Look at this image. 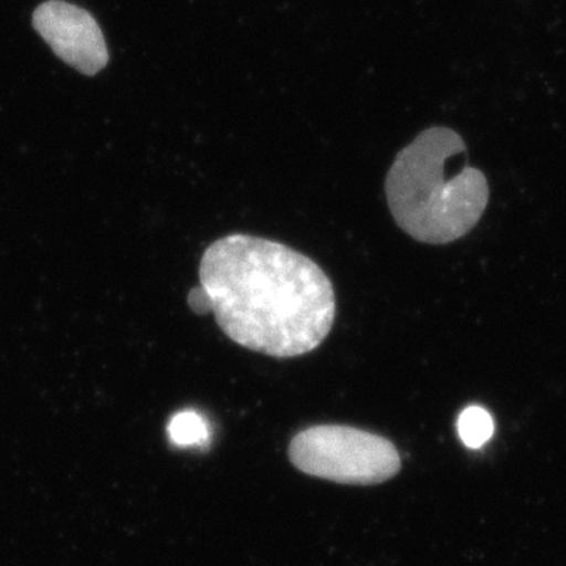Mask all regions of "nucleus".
<instances>
[{"mask_svg":"<svg viewBox=\"0 0 566 566\" xmlns=\"http://www.w3.org/2000/svg\"><path fill=\"white\" fill-rule=\"evenodd\" d=\"M199 275L222 333L252 352L277 359L304 356L333 329V282L289 245L230 234L205 251Z\"/></svg>","mask_w":566,"mask_h":566,"instance_id":"nucleus-1","label":"nucleus"},{"mask_svg":"<svg viewBox=\"0 0 566 566\" xmlns=\"http://www.w3.org/2000/svg\"><path fill=\"white\" fill-rule=\"evenodd\" d=\"M463 137L446 126L424 129L398 153L386 178V197L397 226L427 244L460 240L482 219L490 199L485 175L464 167L446 177V163L464 155Z\"/></svg>","mask_w":566,"mask_h":566,"instance_id":"nucleus-2","label":"nucleus"},{"mask_svg":"<svg viewBox=\"0 0 566 566\" xmlns=\"http://www.w3.org/2000/svg\"><path fill=\"white\" fill-rule=\"evenodd\" d=\"M289 453L304 474L346 485H376L392 479L401 468L389 439L345 424H316L301 431Z\"/></svg>","mask_w":566,"mask_h":566,"instance_id":"nucleus-3","label":"nucleus"},{"mask_svg":"<svg viewBox=\"0 0 566 566\" xmlns=\"http://www.w3.org/2000/svg\"><path fill=\"white\" fill-rule=\"evenodd\" d=\"M32 22L54 54L80 73L95 76L106 69V40L87 10L63 0H48L35 10Z\"/></svg>","mask_w":566,"mask_h":566,"instance_id":"nucleus-4","label":"nucleus"},{"mask_svg":"<svg viewBox=\"0 0 566 566\" xmlns=\"http://www.w3.org/2000/svg\"><path fill=\"white\" fill-rule=\"evenodd\" d=\"M458 433L465 446L479 449L494 433L493 417L485 409L471 406L458 419Z\"/></svg>","mask_w":566,"mask_h":566,"instance_id":"nucleus-5","label":"nucleus"},{"mask_svg":"<svg viewBox=\"0 0 566 566\" xmlns=\"http://www.w3.org/2000/svg\"><path fill=\"white\" fill-rule=\"evenodd\" d=\"M170 441L178 447L200 446L208 439V427L197 412H180L170 420Z\"/></svg>","mask_w":566,"mask_h":566,"instance_id":"nucleus-6","label":"nucleus"},{"mask_svg":"<svg viewBox=\"0 0 566 566\" xmlns=\"http://www.w3.org/2000/svg\"><path fill=\"white\" fill-rule=\"evenodd\" d=\"M189 301V307L192 308L196 314L199 315H207L211 312V301L210 296H208V293L205 292V289L202 285L197 286V289H193L191 293H189L188 296Z\"/></svg>","mask_w":566,"mask_h":566,"instance_id":"nucleus-7","label":"nucleus"}]
</instances>
